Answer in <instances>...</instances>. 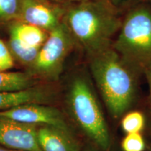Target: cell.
Masks as SVG:
<instances>
[{
	"label": "cell",
	"mask_w": 151,
	"mask_h": 151,
	"mask_svg": "<svg viewBox=\"0 0 151 151\" xmlns=\"http://www.w3.org/2000/svg\"><path fill=\"white\" fill-rule=\"evenodd\" d=\"M118 13L111 0H81L65 8L62 22L90 58L112 47L122 24Z\"/></svg>",
	"instance_id": "6da1fadb"
},
{
	"label": "cell",
	"mask_w": 151,
	"mask_h": 151,
	"mask_svg": "<svg viewBox=\"0 0 151 151\" xmlns=\"http://www.w3.org/2000/svg\"><path fill=\"white\" fill-rule=\"evenodd\" d=\"M90 67L110 114L120 118L134 102L139 72L112 47L90 57Z\"/></svg>",
	"instance_id": "7a4b0ae2"
},
{
	"label": "cell",
	"mask_w": 151,
	"mask_h": 151,
	"mask_svg": "<svg viewBox=\"0 0 151 151\" xmlns=\"http://www.w3.org/2000/svg\"><path fill=\"white\" fill-rule=\"evenodd\" d=\"M112 48L139 72L151 65V7L133 6L122 19Z\"/></svg>",
	"instance_id": "3957f363"
},
{
	"label": "cell",
	"mask_w": 151,
	"mask_h": 151,
	"mask_svg": "<svg viewBox=\"0 0 151 151\" xmlns=\"http://www.w3.org/2000/svg\"><path fill=\"white\" fill-rule=\"evenodd\" d=\"M67 102L78 127L99 149L108 151L111 146L108 126L93 88L83 76H76L72 79Z\"/></svg>",
	"instance_id": "277c9868"
},
{
	"label": "cell",
	"mask_w": 151,
	"mask_h": 151,
	"mask_svg": "<svg viewBox=\"0 0 151 151\" xmlns=\"http://www.w3.org/2000/svg\"><path fill=\"white\" fill-rule=\"evenodd\" d=\"M49 33L31 68L36 75L55 80L61 73L64 62L75 43L62 21Z\"/></svg>",
	"instance_id": "5b68a950"
},
{
	"label": "cell",
	"mask_w": 151,
	"mask_h": 151,
	"mask_svg": "<svg viewBox=\"0 0 151 151\" xmlns=\"http://www.w3.org/2000/svg\"><path fill=\"white\" fill-rule=\"evenodd\" d=\"M0 119L34 125L51 126L70 132L67 122L60 111L42 104H25L0 111Z\"/></svg>",
	"instance_id": "8992f818"
},
{
	"label": "cell",
	"mask_w": 151,
	"mask_h": 151,
	"mask_svg": "<svg viewBox=\"0 0 151 151\" xmlns=\"http://www.w3.org/2000/svg\"><path fill=\"white\" fill-rule=\"evenodd\" d=\"M65 9L49 0H20L17 22L50 32L62 21Z\"/></svg>",
	"instance_id": "52a82bcc"
},
{
	"label": "cell",
	"mask_w": 151,
	"mask_h": 151,
	"mask_svg": "<svg viewBox=\"0 0 151 151\" xmlns=\"http://www.w3.org/2000/svg\"><path fill=\"white\" fill-rule=\"evenodd\" d=\"M0 145L20 151H42L37 125L0 119Z\"/></svg>",
	"instance_id": "ba28073f"
},
{
	"label": "cell",
	"mask_w": 151,
	"mask_h": 151,
	"mask_svg": "<svg viewBox=\"0 0 151 151\" xmlns=\"http://www.w3.org/2000/svg\"><path fill=\"white\" fill-rule=\"evenodd\" d=\"M37 136L42 151H79L78 143L69 132L43 125L37 129Z\"/></svg>",
	"instance_id": "9c48e42d"
},
{
	"label": "cell",
	"mask_w": 151,
	"mask_h": 151,
	"mask_svg": "<svg viewBox=\"0 0 151 151\" xmlns=\"http://www.w3.org/2000/svg\"><path fill=\"white\" fill-rule=\"evenodd\" d=\"M48 97V92L39 87H32L21 91L0 92V111L25 104H43Z\"/></svg>",
	"instance_id": "30bf717a"
},
{
	"label": "cell",
	"mask_w": 151,
	"mask_h": 151,
	"mask_svg": "<svg viewBox=\"0 0 151 151\" xmlns=\"http://www.w3.org/2000/svg\"><path fill=\"white\" fill-rule=\"evenodd\" d=\"M10 32L14 34L22 44L27 48H41L48 37L45 30L20 22L11 25Z\"/></svg>",
	"instance_id": "8fae6325"
},
{
	"label": "cell",
	"mask_w": 151,
	"mask_h": 151,
	"mask_svg": "<svg viewBox=\"0 0 151 151\" xmlns=\"http://www.w3.org/2000/svg\"><path fill=\"white\" fill-rule=\"evenodd\" d=\"M32 73L0 71V92H16L35 87Z\"/></svg>",
	"instance_id": "7c38bea8"
},
{
	"label": "cell",
	"mask_w": 151,
	"mask_h": 151,
	"mask_svg": "<svg viewBox=\"0 0 151 151\" xmlns=\"http://www.w3.org/2000/svg\"><path fill=\"white\" fill-rule=\"evenodd\" d=\"M14 60L31 68L37 59L41 48H27L22 44L14 34L10 32L7 45Z\"/></svg>",
	"instance_id": "4fadbf2b"
},
{
	"label": "cell",
	"mask_w": 151,
	"mask_h": 151,
	"mask_svg": "<svg viewBox=\"0 0 151 151\" xmlns=\"http://www.w3.org/2000/svg\"><path fill=\"white\" fill-rule=\"evenodd\" d=\"M20 0H0V24L17 21Z\"/></svg>",
	"instance_id": "5bb4252c"
},
{
	"label": "cell",
	"mask_w": 151,
	"mask_h": 151,
	"mask_svg": "<svg viewBox=\"0 0 151 151\" xmlns=\"http://www.w3.org/2000/svg\"><path fill=\"white\" fill-rule=\"evenodd\" d=\"M145 125V118L139 111H132L124 116L122 127L127 134L140 133Z\"/></svg>",
	"instance_id": "9a60e30c"
},
{
	"label": "cell",
	"mask_w": 151,
	"mask_h": 151,
	"mask_svg": "<svg viewBox=\"0 0 151 151\" xmlns=\"http://www.w3.org/2000/svg\"><path fill=\"white\" fill-rule=\"evenodd\" d=\"M145 147L144 139L140 133L127 134L122 142L123 151H143Z\"/></svg>",
	"instance_id": "2e32d148"
},
{
	"label": "cell",
	"mask_w": 151,
	"mask_h": 151,
	"mask_svg": "<svg viewBox=\"0 0 151 151\" xmlns=\"http://www.w3.org/2000/svg\"><path fill=\"white\" fill-rule=\"evenodd\" d=\"M14 59L10 50L2 41L0 40V71H6L14 67Z\"/></svg>",
	"instance_id": "e0dca14e"
},
{
	"label": "cell",
	"mask_w": 151,
	"mask_h": 151,
	"mask_svg": "<svg viewBox=\"0 0 151 151\" xmlns=\"http://www.w3.org/2000/svg\"><path fill=\"white\" fill-rule=\"evenodd\" d=\"M134 0H111L113 6L118 11L127 8L132 3L134 2Z\"/></svg>",
	"instance_id": "ac0fdd59"
},
{
	"label": "cell",
	"mask_w": 151,
	"mask_h": 151,
	"mask_svg": "<svg viewBox=\"0 0 151 151\" xmlns=\"http://www.w3.org/2000/svg\"><path fill=\"white\" fill-rule=\"evenodd\" d=\"M143 73L146 75L147 81H148L149 87V96H150V101L151 103V65L148 66L146 69L143 70Z\"/></svg>",
	"instance_id": "d6986e66"
},
{
	"label": "cell",
	"mask_w": 151,
	"mask_h": 151,
	"mask_svg": "<svg viewBox=\"0 0 151 151\" xmlns=\"http://www.w3.org/2000/svg\"><path fill=\"white\" fill-rule=\"evenodd\" d=\"M49 1H52V2L55 3L57 4L60 5V6H68L69 5L72 4L73 3L78 2L81 0H49Z\"/></svg>",
	"instance_id": "ffe728a7"
},
{
	"label": "cell",
	"mask_w": 151,
	"mask_h": 151,
	"mask_svg": "<svg viewBox=\"0 0 151 151\" xmlns=\"http://www.w3.org/2000/svg\"><path fill=\"white\" fill-rule=\"evenodd\" d=\"M0 151H20L18 150H14V149L11 148H3V147L0 146Z\"/></svg>",
	"instance_id": "44dd1931"
},
{
	"label": "cell",
	"mask_w": 151,
	"mask_h": 151,
	"mask_svg": "<svg viewBox=\"0 0 151 151\" xmlns=\"http://www.w3.org/2000/svg\"><path fill=\"white\" fill-rule=\"evenodd\" d=\"M146 4L151 7V0H146Z\"/></svg>",
	"instance_id": "7402d4cb"
},
{
	"label": "cell",
	"mask_w": 151,
	"mask_h": 151,
	"mask_svg": "<svg viewBox=\"0 0 151 151\" xmlns=\"http://www.w3.org/2000/svg\"><path fill=\"white\" fill-rule=\"evenodd\" d=\"M85 151H94V150H92V149H87V150H86Z\"/></svg>",
	"instance_id": "603a6c76"
},
{
	"label": "cell",
	"mask_w": 151,
	"mask_h": 151,
	"mask_svg": "<svg viewBox=\"0 0 151 151\" xmlns=\"http://www.w3.org/2000/svg\"><path fill=\"white\" fill-rule=\"evenodd\" d=\"M149 151H151V147H150V150H149Z\"/></svg>",
	"instance_id": "cb8c5ba5"
}]
</instances>
